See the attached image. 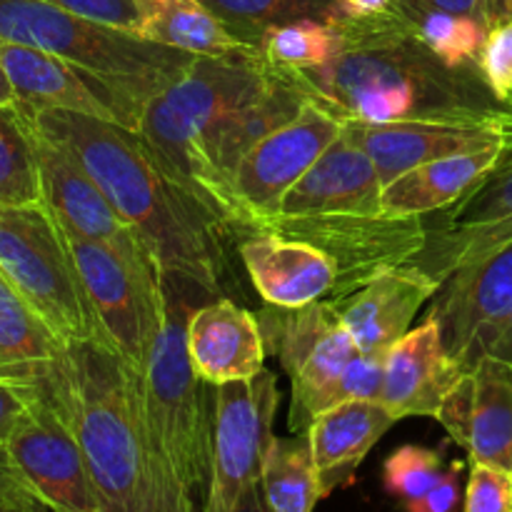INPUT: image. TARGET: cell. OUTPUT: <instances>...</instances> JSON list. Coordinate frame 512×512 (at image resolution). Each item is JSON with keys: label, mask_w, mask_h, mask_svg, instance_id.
Instances as JSON below:
<instances>
[{"label": "cell", "mask_w": 512, "mask_h": 512, "mask_svg": "<svg viewBox=\"0 0 512 512\" xmlns=\"http://www.w3.org/2000/svg\"><path fill=\"white\" fill-rule=\"evenodd\" d=\"M500 118L503 113L498 118L478 120V123L405 120V123L370 125L345 120L343 133L370 155L385 185L430 160L503 145Z\"/></svg>", "instance_id": "18"}, {"label": "cell", "mask_w": 512, "mask_h": 512, "mask_svg": "<svg viewBox=\"0 0 512 512\" xmlns=\"http://www.w3.org/2000/svg\"><path fill=\"white\" fill-rule=\"evenodd\" d=\"M395 8L403 10V13H415V10H445V13L470 15V18H478L485 23V0H395Z\"/></svg>", "instance_id": "44"}, {"label": "cell", "mask_w": 512, "mask_h": 512, "mask_svg": "<svg viewBox=\"0 0 512 512\" xmlns=\"http://www.w3.org/2000/svg\"><path fill=\"white\" fill-rule=\"evenodd\" d=\"M308 98L310 95L285 70L275 68L273 78L250 103L223 115L205 133L203 145L208 150L210 160L233 180V173L240 160H243V155L255 143H260L265 135L278 130L280 125L290 123L303 110Z\"/></svg>", "instance_id": "26"}, {"label": "cell", "mask_w": 512, "mask_h": 512, "mask_svg": "<svg viewBox=\"0 0 512 512\" xmlns=\"http://www.w3.org/2000/svg\"><path fill=\"white\" fill-rule=\"evenodd\" d=\"M185 340L195 375L205 385L220 388L250 380L265 370L268 348L258 318L228 298L193 310Z\"/></svg>", "instance_id": "22"}, {"label": "cell", "mask_w": 512, "mask_h": 512, "mask_svg": "<svg viewBox=\"0 0 512 512\" xmlns=\"http://www.w3.org/2000/svg\"><path fill=\"white\" fill-rule=\"evenodd\" d=\"M343 48V35L335 23L295 20L268 28L260 38V50L270 65L280 70H308L330 63Z\"/></svg>", "instance_id": "32"}, {"label": "cell", "mask_w": 512, "mask_h": 512, "mask_svg": "<svg viewBox=\"0 0 512 512\" xmlns=\"http://www.w3.org/2000/svg\"><path fill=\"white\" fill-rule=\"evenodd\" d=\"M43 203L33 130L18 105H0V205Z\"/></svg>", "instance_id": "31"}, {"label": "cell", "mask_w": 512, "mask_h": 512, "mask_svg": "<svg viewBox=\"0 0 512 512\" xmlns=\"http://www.w3.org/2000/svg\"><path fill=\"white\" fill-rule=\"evenodd\" d=\"M463 512H512V473L470 463Z\"/></svg>", "instance_id": "37"}, {"label": "cell", "mask_w": 512, "mask_h": 512, "mask_svg": "<svg viewBox=\"0 0 512 512\" xmlns=\"http://www.w3.org/2000/svg\"><path fill=\"white\" fill-rule=\"evenodd\" d=\"M0 380L18 385L30 400L53 405L65 420L73 408L70 345L30 308L0 275Z\"/></svg>", "instance_id": "15"}, {"label": "cell", "mask_w": 512, "mask_h": 512, "mask_svg": "<svg viewBox=\"0 0 512 512\" xmlns=\"http://www.w3.org/2000/svg\"><path fill=\"white\" fill-rule=\"evenodd\" d=\"M508 105H512V100H510V103H508Z\"/></svg>", "instance_id": "50"}, {"label": "cell", "mask_w": 512, "mask_h": 512, "mask_svg": "<svg viewBox=\"0 0 512 512\" xmlns=\"http://www.w3.org/2000/svg\"><path fill=\"white\" fill-rule=\"evenodd\" d=\"M345 118L323 100L308 98L290 123L255 143L233 173V188L255 218L258 233L278 218L285 193L343 135Z\"/></svg>", "instance_id": "12"}, {"label": "cell", "mask_w": 512, "mask_h": 512, "mask_svg": "<svg viewBox=\"0 0 512 512\" xmlns=\"http://www.w3.org/2000/svg\"><path fill=\"white\" fill-rule=\"evenodd\" d=\"M48 3L85 20L123 30V33H133L140 38L143 15H140L138 0H48Z\"/></svg>", "instance_id": "38"}, {"label": "cell", "mask_w": 512, "mask_h": 512, "mask_svg": "<svg viewBox=\"0 0 512 512\" xmlns=\"http://www.w3.org/2000/svg\"><path fill=\"white\" fill-rule=\"evenodd\" d=\"M265 233L305 240L323 250L335 268L333 300L348 298L385 270L413 263L428 240L423 218H395L385 213L273 218Z\"/></svg>", "instance_id": "9"}, {"label": "cell", "mask_w": 512, "mask_h": 512, "mask_svg": "<svg viewBox=\"0 0 512 512\" xmlns=\"http://www.w3.org/2000/svg\"><path fill=\"white\" fill-rule=\"evenodd\" d=\"M383 178L358 143L340 135L318 163L285 193L278 218L308 215H375L383 213Z\"/></svg>", "instance_id": "20"}, {"label": "cell", "mask_w": 512, "mask_h": 512, "mask_svg": "<svg viewBox=\"0 0 512 512\" xmlns=\"http://www.w3.org/2000/svg\"><path fill=\"white\" fill-rule=\"evenodd\" d=\"M463 375L458 360L448 353L440 325L425 318L423 325L405 333L385 353V380L380 403L403 418H435L440 403Z\"/></svg>", "instance_id": "21"}, {"label": "cell", "mask_w": 512, "mask_h": 512, "mask_svg": "<svg viewBox=\"0 0 512 512\" xmlns=\"http://www.w3.org/2000/svg\"><path fill=\"white\" fill-rule=\"evenodd\" d=\"M445 473L443 450L423 445H403L393 450L383 465V485L393 498L405 505L423 498Z\"/></svg>", "instance_id": "34"}, {"label": "cell", "mask_w": 512, "mask_h": 512, "mask_svg": "<svg viewBox=\"0 0 512 512\" xmlns=\"http://www.w3.org/2000/svg\"><path fill=\"white\" fill-rule=\"evenodd\" d=\"M260 488L270 512H313L323 500L308 433L273 438L260 470Z\"/></svg>", "instance_id": "29"}, {"label": "cell", "mask_w": 512, "mask_h": 512, "mask_svg": "<svg viewBox=\"0 0 512 512\" xmlns=\"http://www.w3.org/2000/svg\"><path fill=\"white\" fill-rule=\"evenodd\" d=\"M70 358V428L78 438L100 512H138L148 445L140 370L103 340L70 343Z\"/></svg>", "instance_id": "3"}, {"label": "cell", "mask_w": 512, "mask_h": 512, "mask_svg": "<svg viewBox=\"0 0 512 512\" xmlns=\"http://www.w3.org/2000/svg\"><path fill=\"white\" fill-rule=\"evenodd\" d=\"M488 355H495V358H505L512 360V320L500 330V335L495 338V343L490 345Z\"/></svg>", "instance_id": "48"}, {"label": "cell", "mask_w": 512, "mask_h": 512, "mask_svg": "<svg viewBox=\"0 0 512 512\" xmlns=\"http://www.w3.org/2000/svg\"><path fill=\"white\" fill-rule=\"evenodd\" d=\"M245 43L258 45L268 28L295 20L340 23L345 18L340 0H203Z\"/></svg>", "instance_id": "30"}, {"label": "cell", "mask_w": 512, "mask_h": 512, "mask_svg": "<svg viewBox=\"0 0 512 512\" xmlns=\"http://www.w3.org/2000/svg\"><path fill=\"white\" fill-rule=\"evenodd\" d=\"M0 65L8 75L18 103L35 108H60L90 118L118 123L138 133L140 110L88 70L45 50L0 40Z\"/></svg>", "instance_id": "16"}, {"label": "cell", "mask_w": 512, "mask_h": 512, "mask_svg": "<svg viewBox=\"0 0 512 512\" xmlns=\"http://www.w3.org/2000/svg\"><path fill=\"white\" fill-rule=\"evenodd\" d=\"M0 40L45 50L88 70L140 113L195 60L183 50L93 23L48 0H0Z\"/></svg>", "instance_id": "4"}, {"label": "cell", "mask_w": 512, "mask_h": 512, "mask_svg": "<svg viewBox=\"0 0 512 512\" xmlns=\"http://www.w3.org/2000/svg\"><path fill=\"white\" fill-rule=\"evenodd\" d=\"M238 253L255 290L268 305L303 308L335 288L330 258L305 240L258 233L240 240Z\"/></svg>", "instance_id": "23"}, {"label": "cell", "mask_w": 512, "mask_h": 512, "mask_svg": "<svg viewBox=\"0 0 512 512\" xmlns=\"http://www.w3.org/2000/svg\"><path fill=\"white\" fill-rule=\"evenodd\" d=\"M5 448L50 512H100L78 438L53 405L30 400Z\"/></svg>", "instance_id": "14"}, {"label": "cell", "mask_w": 512, "mask_h": 512, "mask_svg": "<svg viewBox=\"0 0 512 512\" xmlns=\"http://www.w3.org/2000/svg\"><path fill=\"white\" fill-rule=\"evenodd\" d=\"M68 235V233H65ZM103 340L143 373L163 325V275L150 258L68 235Z\"/></svg>", "instance_id": "8"}, {"label": "cell", "mask_w": 512, "mask_h": 512, "mask_svg": "<svg viewBox=\"0 0 512 512\" xmlns=\"http://www.w3.org/2000/svg\"><path fill=\"white\" fill-rule=\"evenodd\" d=\"M470 373L473 410L465 443L470 463L512 473V360L485 355Z\"/></svg>", "instance_id": "28"}, {"label": "cell", "mask_w": 512, "mask_h": 512, "mask_svg": "<svg viewBox=\"0 0 512 512\" xmlns=\"http://www.w3.org/2000/svg\"><path fill=\"white\" fill-rule=\"evenodd\" d=\"M138 512H203L198 498L173 473L160 450L148 440L145 445L143 483H140Z\"/></svg>", "instance_id": "35"}, {"label": "cell", "mask_w": 512, "mask_h": 512, "mask_svg": "<svg viewBox=\"0 0 512 512\" xmlns=\"http://www.w3.org/2000/svg\"><path fill=\"white\" fill-rule=\"evenodd\" d=\"M15 105L35 130L83 165L163 278L220 293V235L135 130L70 110Z\"/></svg>", "instance_id": "2"}, {"label": "cell", "mask_w": 512, "mask_h": 512, "mask_svg": "<svg viewBox=\"0 0 512 512\" xmlns=\"http://www.w3.org/2000/svg\"><path fill=\"white\" fill-rule=\"evenodd\" d=\"M233 512H270L268 503H265L263 488H260V480H255V483H250L248 488L243 490V495H240Z\"/></svg>", "instance_id": "46"}, {"label": "cell", "mask_w": 512, "mask_h": 512, "mask_svg": "<svg viewBox=\"0 0 512 512\" xmlns=\"http://www.w3.org/2000/svg\"><path fill=\"white\" fill-rule=\"evenodd\" d=\"M28 403L30 395L23 388L8 383V380H0V445L8 443Z\"/></svg>", "instance_id": "43"}, {"label": "cell", "mask_w": 512, "mask_h": 512, "mask_svg": "<svg viewBox=\"0 0 512 512\" xmlns=\"http://www.w3.org/2000/svg\"><path fill=\"white\" fill-rule=\"evenodd\" d=\"M512 18V0H485V23L488 28Z\"/></svg>", "instance_id": "47"}, {"label": "cell", "mask_w": 512, "mask_h": 512, "mask_svg": "<svg viewBox=\"0 0 512 512\" xmlns=\"http://www.w3.org/2000/svg\"><path fill=\"white\" fill-rule=\"evenodd\" d=\"M478 70L495 100L508 105L512 100V18L488 28L478 55Z\"/></svg>", "instance_id": "36"}, {"label": "cell", "mask_w": 512, "mask_h": 512, "mask_svg": "<svg viewBox=\"0 0 512 512\" xmlns=\"http://www.w3.org/2000/svg\"><path fill=\"white\" fill-rule=\"evenodd\" d=\"M33 130L35 160H38L40 195L60 228L73 238L113 245L133 258H150L133 230L123 223L103 190L85 173L83 165L55 140Z\"/></svg>", "instance_id": "17"}, {"label": "cell", "mask_w": 512, "mask_h": 512, "mask_svg": "<svg viewBox=\"0 0 512 512\" xmlns=\"http://www.w3.org/2000/svg\"><path fill=\"white\" fill-rule=\"evenodd\" d=\"M403 13V10H400ZM415 28L418 38L450 68L478 65L488 25L470 15L445 13V10H415L403 13Z\"/></svg>", "instance_id": "33"}, {"label": "cell", "mask_w": 512, "mask_h": 512, "mask_svg": "<svg viewBox=\"0 0 512 512\" xmlns=\"http://www.w3.org/2000/svg\"><path fill=\"white\" fill-rule=\"evenodd\" d=\"M138 8L143 15L140 38L150 43L205 58L248 53L258 48L238 38L233 28L203 0H138Z\"/></svg>", "instance_id": "27"}, {"label": "cell", "mask_w": 512, "mask_h": 512, "mask_svg": "<svg viewBox=\"0 0 512 512\" xmlns=\"http://www.w3.org/2000/svg\"><path fill=\"white\" fill-rule=\"evenodd\" d=\"M278 403V380L270 370L215 388L210 488L203 512H233L243 490L260 480L265 453L275 438Z\"/></svg>", "instance_id": "10"}, {"label": "cell", "mask_w": 512, "mask_h": 512, "mask_svg": "<svg viewBox=\"0 0 512 512\" xmlns=\"http://www.w3.org/2000/svg\"><path fill=\"white\" fill-rule=\"evenodd\" d=\"M18 103V98H15V90L13 85H10L8 75H5L3 65H0V105H15Z\"/></svg>", "instance_id": "49"}, {"label": "cell", "mask_w": 512, "mask_h": 512, "mask_svg": "<svg viewBox=\"0 0 512 512\" xmlns=\"http://www.w3.org/2000/svg\"><path fill=\"white\" fill-rule=\"evenodd\" d=\"M335 25L343 35V48L330 63L285 73L310 98L323 100L345 120L370 125L405 120L478 123L505 110L485 85L478 65H445L398 8L343 18Z\"/></svg>", "instance_id": "1"}, {"label": "cell", "mask_w": 512, "mask_h": 512, "mask_svg": "<svg viewBox=\"0 0 512 512\" xmlns=\"http://www.w3.org/2000/svg\"><path fill=\"white\" fill-rule=\"evenodd\" d=\"M188 318L183 300L163 278V325L150 358L140 373L143 418L148 440L165 463L198 498L210 488L213 415L205 405L203 380L195 375L188 355Z\"/></svg>", "instance_id": "5"}, {"label": "cell", "mask_w": 512, "mask_h": 512, "mask_svg": "<svg viewBox=\"0 0 512 512\" xmlns=\"http://www.w3.org/2000/svg\"><path fill=\"white\" fill-rule=\"evenodd\" d=\"M0 275L68 345L103 340L68 235L45 203L0 205Z\"/></svg>", "instance_id": "6"}, {"label": "cell", "mask_w": 512, "mask_h": 512, "mask_svg": "<svg viewBox=\"0 0 512 512\" xmlns=\"http://www.w3.org/2000/svg\"><path fill=\"white\" fill-rule=\"evenodd\" d=\"M470 410H473V373H463L448 390V395L440 403L438 415H435L440 425L448 430L450 440H455L463 448L468 443Z\"/></svg>", "instance_id": "40"}, {"label": "cell", "mask_w": 512, "mask_h": 512, "mask_svg": "<svg viewBox=\"0 0 512 512\" xmlns=\"http://www.w3.org/2000/svg\"><path fill=\"white\" fill-rule=\"evenodd\" d=\"M0 512H50L15 468L5 445H0Z\"/></svg>", "instance_id": "41"}, {"label": "cell", "mask_w": 512, "mask_h": 512, "mask_svg": "<svg viewBox=\"0 0 512 512\" xmlns=\"http://www.w3.org/2000/svg\"><path fill=\"white\" fill-rule=\"evenodd\" d=\"M500 148L503 145L418 165L383 185L380 208L385 215L395 218H425L430 213L453 208L475 185L488 178L498 163Z\"/></svg>", "instance_id": "25"}, {"label": "cell", "mask_w": 512, "mask_h": 512, "mask_svg": "<svg viewBox=\"0 0 512 512\" xmlns=\"http://www.w3.org/2000/svg\"><path fill=\"white\" fill-rule=\"evenodd\" d=\"M438 288L440 280L415 263H405L375 275L368 285L335 303L358 353L385 355L390 345L410 333L413 318Z\"/></svg>", "instance_id": "19"}, {"label": "cell", "mask_w": 512, "mask_h": 512, "mask_svg": "<svg viewBox=\"0 0 512 512\" xmlns=\"http://www.w3.org/2000/svg\"><path fill=\"white\" fill-rule=\"evenodd\" d=\"M260 333L270 355L280 360L293 388L288 425L308 433L323 410L333 408V393L350 360L358 355L353 335L340 318L333 298L303 308L268 305L258 315Z\"/></svg>", "instance_id": "7"}, {"label": "cell", "mask_w": 512, "mask_h": 512, "mask_svg": "<svg viewBox=\"0 0 512 512\" xmlns=\"http://www.w3.org/2000/svg\"><path fill=\"white\" fill-rule=\"evenodd\" d=\"M385 380V355H355L338 380L333 405L345 400H378Z\"/></svg>", "instance_id": "39"}, {"label": "cell", "mask_w": 512, "mask_h": 512, "mask_svg": "<svg viewBox=\"0 0 512 512\" xmlns=\"http://www.w3.org/2000/svg\"><path fill=\"white\" fill-rule=\"evenodd\" d=\"M463 468L465 463L453 460L445 468L443 478L423 495V498L413 500L405 508L408 512H460V505L465 503L463 493Z\"/></svg>", "instance_id": "42"}, {"label": "cell", "mask_w": 512, "mask_h": 512, "mask_svg": "<svg viewBox=\"0 0 512 512\" xmlns=\"http://www.w3.org/2000/svg\"><path fill=\"white\" fill-rule=\"evenodd\" d=\"M345 18H365V15H380L395 8V0H340Z\"/></svg>", "instance_id": "45"}, {"label": "cell", "mask_w": 512, "mask_h": 512, "mask_svg": "<svg viewBox=\"0 0 512 512\" xmlns=\"http://www.w3.org/2000/svg\"><path fill=\"white\" fill-rule=\"evenodd\" d=\"M428 318L440 325L448 353L470 373L512 320V240L453 270L440 283Z\"/></svg>", "instance_id": "13"}, {"label": "cell", "mask_w": 512, "mask_h": 512, "mask_svg": "<svg viewBox=\"0 0 512 512\" xmlns=\"http://www.w3.org/2000/svg\"><path fill=\"white\" fill-rule=\"evenodd\" d=\"M398 423L380 400H345L310 423L308 438L323 498L353 483L365 455Z\"/></svg>", "instance_id": "24"}, {"label": "cell", "mask_w": 512, "mask_h": 512, "mask_svg": "<svg viewBox=\"0 0 512 512\" xmlns=\"http://www.w3.org/2000/svg\"><path fill=\"white\" fill-rule=\"evenodd\" d=\"M503 148L495 168L440 218L425 223L428 240L413 263L443 283L453 270L512 240V105H505Z\"/></svg>", "instance_id": "11"}]
</instances>
